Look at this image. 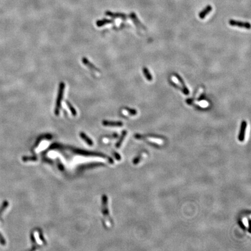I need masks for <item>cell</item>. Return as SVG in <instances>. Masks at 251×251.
<instances>
[{
  "label": "cell",
  "instance_id": "3",
  "mask_svg": "<svg viewBox=\"0 0 251 251\" xmlns=\"http://www.w3.org/2000/svg\"><path fill=\"white\" fill-rule=\"evenodd\" d=\"M82 63L85 65L86 66H87V68H89L91 70L96 72H100V70L97 68L94 64H93L92 63L86 58L83 57L81 59Z\"/></svg>",
  "mask_w": 251,
  "mask_h": 251
},
{
  "label": "cell",
  "instance_id": "5",
  "mask_svg": "<svg viewBox=\"0 0 251 251\" xmlns=\"http://www.w3.org/2000/svg\"><path fill=\"white\" fill-rule=\"evenodd\" d=\"M173 75H174V77H176L177 78V79L179 81V82L180 83V84L181 85L182 89H183V93L185 95H188V94H189L190 91H189V90H188V89L187 88V87L186 86V85H185V83H184L183 78L177 73H174Z\"/></svg>",
  "mask_w": 251,
  "mask_h": 251
},
{
  "label": "cell",
  "instance_id": "2",
  "mask_svg": "<svg viewBox=\"0 0 251 251\" xmlns=\"http://www.w3.org/2000/svg\"><path fill=\"white\" fill-rule=\"evenodd\" d=\"M229 24L232 26H237L240 28H244L247 29H250V25L249 22H243L241 21H238L235 20H230L229 21Z\"/></svg>",
  "mask_w": 251,
  "mask_h": 251
},
{
  "label": "cell",
  "instance_id": "14",
  "mask_svg": "<svg viewBox=\"0 0 251 251\" xmlns=\"http://www.w3.org/2000/svg\"><path fill=\"white\" fill-rule=\"evenodd\" d=\"M127 133H128V132H127L126 130H124V131H123V132H122V133H121V137H120L119 141L116 143V146L117 148H119L120 146H121V143H122V142H123V139L124 138V137H125L126 136Z\"/></svg>",
  "mask_w": 251,
  "mask_h": 251
},
{
  "label": "cell",
  "instance_id": "9",
  "mask_svg": "<svg viewBox=\"0 0 251 251\" xmlns=\"http://www.w3.org/2000/svg\"><path fill=\"white\" fill-rule=\"evenodd\" d=\"M113 22V21L112 20H109V19H103V20H100L97 21L96 22V25L98 27H101L102 26H104L105 25H108V24H110L111 23Z\"/></svg>",
  "mask_w": 251,
  "mask_h": 251
},
{
  "label": "cell",
  "instance_id": "15",
  "mask_svg": "<svg viewBox=\"0 0 251 251\" xmlns=\"http://www.w3.org/2000/svg\"><path fill=\"white\" fill-rule=\"evenodd\" d=\"M124 109L131 115H136L137 113V111L136 109H132V108H130L128 107H126V108H124Z\"/></svg>",
  "mask_w": 251,
  "mask_h": 251
},
{
  "label": "cell",
  "instance_id": "7",
  "mask_svg": "<svg viewBox=\"0 0 251 251\" xmlns=\"http://www.w3.org/2000/svg\"><path fill=\"white\" fill-rule=\"evenodd\" d=\"M212 9V8L211 5H207L202 11H201L199 13V17L202 19H204L209 13H210L211 12Z\"/></svg>",
  "mask_w": 251,
  "mask_h": 251
},
{
  "label": "cell",
  "instance_id": "8",
  "mask_svg": "<svg viewBox=\"0 0 251 251\" xmlns=\"http://www.w3.org/2000/svg\"><path fill=\"white\" fill-rule=\"evenodd\" d=\"M106 15L113 18H122V19L126 18V15L123 13H116L111 12H107Z\"/></svg>",
  "mask_w": 251,
  "mask_h": 251
},
{
  "label": "cell",
  "instance_id": "4",
  "mask_svg": "<svg viewBox=\"0 0 251 251\" xmlns=\"http://www.w3.org/2000/svg\"><path fill=\"white\" fill-rule=\"evenodd\" d=\"M247 127V123L245 120H243L241 122V128H240V132L238 136V140L242 142L244 141L245 139V130Z\"/></svg>",
  "mask_w": 251,
  "mask_h": 251
},
{
  "label": "cell",
  "instance_id": "12",
  "mask_svg": "<svg viewBox=\"0 0 251 251\" xmlns=\"http://www.w3.org/2000/svg\"><path fill=\"white\" fill-rule=\"evenodd\" d=\"M131 16H132V18L133 20L134 21V22L136 23V26L137 27H140V28H141V29H142L144 30L145 29V27L141 24V23L138 20L137 17H136V15L134 13H132L131 15Z\"/></svg>",
  "mask_w": 251,
  "mask_h": 251
},
{
  "label": "cell",
  "instance_id": "17",
  "mask_svg": "<svg viewBox=\"0 0 251 251\" xmlns=\"http://www.w3.org/2000/svg\"><path fill=\"white\" fill-rule=\"evenodd\" d=\"M171 83L172 84V85L174 86V87H176V88H177V89H178L179 90H180L181 91H182L183 92V89L182 88H181L180 87H179L177 85H176V84L175 83H174L173 81H171Z\"/></svg>",
  "mask_w": 251,
  "mask_h": 251
},
{
  "label": "cell",
  "instance_id": "6",
  "mask_svg": "<svg viewBox=\"0 0 251 251\" xmlns=\"http://www.w3.org/2000/svg\"><path fill=\"white\" fill-rule=\"evenodd\" d=\"M102 123L104 126L108 127H121L123 124L121 121H111L108 120H103Z\"/></svg>",
  "mask_w": 251,
  "mask_h": 251
},
{
  "label": "cell",
  "instance_id": "1",
  "mask_svg": "<svg viewBox=\"0 0 251 251\" xmlns=\"http://www.w3.org/2000/svg\"><path fill=\"white\" fill-rule=\"evenodd\" d=\"M65 89V84L64 82H60L59 83L58 93L57 98L55 103V107L54 110L55 115L56 116L59 115V112L61 108L62 101L63 99V97H64Z\"/></svg>",
  "mask_w": 251,
  "mask_h": 251
},
{
  "label": "cell",
  "instance_id": "10",
  "mask_svg": "<svg viewBox=\"0 0 251 251\" xmlns=\"http://www.w3.org/2000/svg\"><path fill=\"white\" fill-rule=\"evenodd\" d=\"M80 137H81V138L85 141L88 145H90V146H91V145H93V141L85 133H83V132H81L80 133Z\"/></svg>",
  "mask_w": 251,
  "mask_h": 251
},
{
  "label": "cell",
  "instance_id": "16",
  "mask_svg": "<svg viewBox=\"0 0 251 251\" xmlns=\"http://www.w3.org/2000/svg\"><path fill=\"white\" fill-rule=\"evenodd\" d=\"M37 159L36 158H33V157H28L27 158H23V160L24 161H27V160H36Z\"/></svg>",
  "mask_w": 251,
  "mask_h": 251
},
{
  "label": "cell",
  "instance_id": "13",
  "mask_svg": "<svg viewBox=\"0 0 251 251\" xmlns=\"http://www.w3.org/2000/svg\"><path fill=\"white\" fill-rule=\"evenodd\" d=\"M65 102H66V105H67V106H68V108L70 109V112H71L72 115L73 116H76V115H77V112H76V110L75 109V108L73 107V106L71 104V103H70L69 101L66 100Z\"/></svg>",
  "mask_w": 251,
  "mask_h": 251
},
{
  "label": "cell",
  "instance_id": "11",
  "mask_svg": "<svg viewBox=\"0 0 251 251\" xmlns=\"http://www.w3.org/2000/svg\"><path fill=\"white\" fill-rule=\"evenodd\" d=\"M142 72L143 73L145 76V77H146V80L149 81H151L152 80V76L150 73V72L149 71V70L146 68V67H144L142 68Z\"/></svg>",
  "mask_w": 251,
  "mask_h": 251
}]
</instances>
